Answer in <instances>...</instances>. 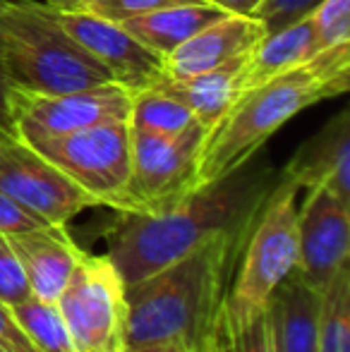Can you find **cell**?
<instances>
[{"label": "cell", "mask_w": 350, "mask_h": 352, "mask_svg": "<svg viewBox=\"0 0 350 352\" xmlns=\"http://www.w3.org/2000/svg\"><path fill=\"white\" fill-rule=\"evenodd\" d=\"M125 287L108 254L82 252L56 300L77 352H125Z\"/></svg>", "instance_id": "cell-7"}, {"label": "cell", "mask_w": 350, "mask_h": 352, "mask_svg": "<svg viewBox=\"0 0 350 352\" xmlns=\"http://www.w3.org/2000/svg\"><path fill=\"white\" fill-rule=\"evenodd\" d=\"M51 12L89 56L106 67L113 82L127 91L151 87L164 74V60L132 38L118 22L96 12Z\"/></svg>", "instance_id": "cell-12"}, {"label": "cell", "mask_w": 350, "mask_h": 352, "mask_svg": "<svg viewBox=\"0 0 350 352\" xmlns=\"http://www.w3.org/2000/svg\"><path fill=\"white\" fill-rule=\"evenodd\" d=\"M319 352H350V266L322 292Z\"/></svg>", "instance_id": "cell-21"}, {"label": "cell", "mask_w": 350, "mask_h": 352, "mask_svg": "<svg viewBox=\"0 0 350 352\" xmlns=\"http://www.w3.org/2000/svg\"><path fill=\"white\" fill-rule=\"evenodd\" d=\"M266 309L278 352H319L322 292L293 274L276 287Z\"/></svg>", "instance_id": "cell-16"}, {"label": "cell", "mask_w": 350, "mask_h": 352, "mask_svg": "<svg viewBox=\"0 0 350 352\" xmlns=\"http://www.w3.org/2000/svg\"><path fill=\"white\" fill-rule=\"evenodd\" d=\"M125 352H192L177 343H144V345H132L125 348Z\"/></svg>", "instance_id": "cell-33"}, {"label": "cell", "mask_w": 350, "mask_h": 352, "mask_svg": "<svg viewBox=\"0 0 350 352\" xmlns=\"http://www.w3.org/2000/svg\"><path fill=\"white\" fill-rule=\"evenodd\" d=\"M319 3L322 0H259L252 17L262 24L266 34H271L309 17Z\"/></svg>", "instance_id": "cell-26"}, {"label": "cell", "mask_w": 350, "mask_h": 352, "mask_svg": "<svg viewBox=\"0 0 350 352\" xmlns=\"http://www.w3.org/2000/svg\"><path fill=\"white\" fill-rule=\"evenodd\" d=\"M48 223H43L41 218H36L34 213H29L24 206H19L17 201H12L8 195L0 192V235H19V232L36 230Z\"/></svg>", "instance_id": "cell-28"}, {"label": "cell", "mask_w": 350, "mask_h": 352, "mask_svg": "<svg viewBox=\"0 0 350 352\" xmlns=\"http://www.w3.org/2000/svg\"><path fill=\"white\" fill-rule=\"evenodd\" d=\"M245 60L248 58H240V60L230 63L226 67H219V70L201 72L185 79L161 74L151 87L164 89L166 94L177 98L195 116V120L211 132L221 122V118L230 111L235 98L243 94Z\"/></svg>", "instance_id": "cell-17"}, {"label": "cell", "mask_w": 350, "mask_h": 352, "mask_svg": "<svg viewBox=\"0 0 350 352\" xmlns=\"http://www.w3.org/2000/svg\"><path fill=\"white\" fill-rule=\"evenodd\" d=\"M209 352H228V345H226V333H223V316H221V324H219V329H216V336H214V340H211Z\"/></svg>", "instance_id": "cell-34"}, {"label": "cell", "mask_w": 350, "mask_h": 352, "mask_svg": "<svg viewBox=\"0 0 350 352\" xmlns=\"http://www.w3.org/2000/svg\"><path fill=\"white\" fill-rule=\"evenodd\" d=\"M0 192L48 226H67L98 201L19 137L0 140Z\"/></svg>", "instance_id": "cell-10"}, {"label": "cell", "mask_w": 350, "mask_h": 352, "mask_svg": "<svg viewBox=\"0 0 350 352\" xmlns=\"http://www.w3.org/2000/svg\"><path fill=\"white\" fill-rule=\"evenodd\" d=\"M350 89V43L319 51L295 70L245 89L209 132L197 168V190L250 163L298 113Z\"/></svg>", "instance_id": "cell-3"}, {"label": "cell", "mask_w": 350, "mask_h": 352, "mask_svg": "<svg viewBox=\"0 0 350 352\" xmlns=\"http://www.w3.org/2000/svg\"><path fill=\"white\" fill-rule=\"evenodd\" d=\"M10 240L27 271L32 297L41 302H56L85 252L72 240L67 226H43L10 235Z\"/></svg>", "instance_id": "cell-15"}, {"label": "cell", "mask_w": 350, "mask_h": 352, "mask_svg": "<svg viewBox=\"0 0 350 352\" xmlns=\"http://www.w3.org/2000/svg\"><path fill=\"white\" fill-rule=\"evenodd\" d=\"M276 177L278 173L252 158L223 180L190 192L168 209L116 211V223L106 232L108 259L120 271L125 285L159 274L214 237L250 226Z\"/></svg>", "instance_id": "cell-1"}, {"label": "cell", "mask_w": 350, "mask_h": 352, "mask_svg": "<svg viewBox=\"0 0 350 352\" xmlns=\"http://www.w3.org/2000/svg\"><path fill=\"white\" fill-rule=\"evenodd\" d=\"M195 122V116L177 98L159 87H144L130 91V116L127 125L132 130L151 135H177Z\"/></svg>", "instance_id": "cell-20"}, {"label": "cell", "mask_w": 350, "mask_h": 352, "mask_svg": "<svg viewBox=\"0 0 350 352\" xmlns=\"http://www.w3.org/2000/svg\"><path fill=\"white\" fill-rule=\"evenodd\" d=\"M281 175L300 190L324 187L350 204V111L333 116L298 146Z\"/></svg>", "instance_id": "cell-14"}, {"label": "cell", "mask_w": 350, "mask_h": 352, "mask_svg": "<svg viewBox=\"0 0 350 352\" xmlns=\"http://www.w3.org/2000/svg\"><path fill=\"white\" fill-rule=\"evenodd\" d=\"M103 0H43V5L56 12H94Z\"/></svg>", "instance_id": "cell-31"}, {"label": "cell", "mask_w": 350, "mask_h": 352, "mask_svg": "<svg viewBox=\"0 0 350 352\" xmlns=\"http://www.w3.org/2000/svg\"><path fill=\"white\" fill-rule=\"evenodd\" d=\"M250 226L223 232L159 274L127 285L125 348L177 343L209 352Z\"/></svg>", "instance_id": "cell-2"}, {"label": "cell", "mask_w": 350, "mask_h": 352, "mask_svg": "<svg viewBox=\"0 0 350 352\" xmlns=\"http://www.w3.org/2000/svg\"><path fill=\"white\" fill-rule=\"evenodd\" d=\"M185 3H201V0H103L94 12L111 19V22H125V19L137 17V14H146L154 12V10Z\"/></svg>", "instance_id": "cell-27"}, {"label": "cell", "mask_w": 350, "mask_h": 352, "mask_svg": "<svg viewBox=\"0 0 350 352\" xmlns=\"http://www.w3.org/2000/svg\"><path fill=\"white\" fill-rule=\"evenodd\" d=\"M204 3H214L233 14H252L259 0H204Z\"/></svg>", "instance_id": "cell-32"}, {"label": "cell", "mask_w": 350, "mask_h": 352, "mask_svg": "<svg viewBox=\"0 0 350 352\" xmlns=\"http://www.w3.org/2000/svg\"><path fill=\"white\" fill-rule=\"evenodd\" d=\"M322 48L317 43L309 17L278 29V32L264 34V38L250 51L248 60H245L243 91L305 65Z\"/></svg>", "instance_id": "cell-19"}, {"label": "cell", "mask_w": 350, "mask_h": 352, "mask_svg": "<svg viewBox=\"0 0 350 352\" xmlns=\"http://www.w3.org/2000/svg\"><path fill=\"white\" fill-rule=\"evenodd\" d=\"M34 300L27 271L10 235H0V305L17 307Z\"/></svg>", "instance_id": "cell-25"}, {"label": "cell", "mask_w": 350, "mask_h": 352, "mask_svg": "<svg viewBox=\"0 0 350 352\" xmlns=\"http://www.w3.org/2000/svg\"><path fill=\"white\" fill-rule=\"evenodd\" d=\"M5 137H12V135H8V132H3V130H0V140H5Z\"/></svg>", "instance_id": "cell-35"}, {"label": "cell", "mask_w": 350, "mask_h": 352, "mask_svg": "<svg viewBox=\"0 0 350 352\" xmlns=\"http://www.w3.org/2000/svg\"><path fill=\"white\" fill-rule=\"evenodd\" d=\"M75 185L113 211H122L130 182V125L101 122L61 137L27 142Z\"/></svg>", "instance_id": "cell-8"}, {"label": "cell", "mask_w": 350, "mask_h": 352, "mask_svg": "<svg viewBox=\"0 0 350 352\" xmlns=\"http://www.w3.org/2000/svg\"><path fill=\"white\" fill-rule=\"evenodd\" d=\"M228 14L223 8L214 3H185V5H171V8H161L154 12L137 14L125 22H118L132 38L149 48L154 56L164 60L166 56L175 51L177 46L192 38L197 32L209 27L211 22L221 19Z\"/></svg>", "instance_id": "cell-18"}, {"label": "cell", "mask_w": 350, "mask_h": 352, "mask_svg": "<svg viewBox=\"0 0 350 352\" xmlns=\"http://www.w3.org/2000/svg\"><path fill=\"white\" fill-rule=\"evenodd\" d=\"M0 60L17 91L65 94L113 82L43 3L0 0Z\"/></svg>", "instance_id": "cell-4"}, {"label": "cell", "mask_w": 350, "mask_h": 352, "mask_svg": "<svg viewBox=\"0 0 350 352\" xmlns=\"http://www.w3.org/2000/svg\"><path fill=\"white\" fill-rule=\"evenodd\" d=\"M0 352H41L22 329L12 307L0 305Z\"/></svg>", "instance_id": "cell-29"}, {"label": "cell", "mask_w": 350, "mask_h": 352, "mask_svg": "<svg viewBox=\"0 0 350 352\" xmlns=\"http://www.w3.org/2000/svg\"><path fill=\"white\" fill-rule=\"evenodd\" d=\"M12 311L41 352H77L56 302L29 300L12 307Z\"/></svg>", "instance_id": "cell-22"}, {"label": "cell", "mask_w": 350, "mask_h": 352, "mask_svg": "<svg viewBox=\"0 0 350 352\" xmlns=\"http://www.w3.org/2000/svg\"><path fill=\"white\" fill-rule=\"evenodd\" d=\"M10 116L14 137L36 142L101 122H127L130 91L116 82L65 94H27L12 89Z\"/></svg>", "instance_id": "cell-9"}, {"label": "cell", "mask_w": 350, "mask_h": 352, "mask_svg": "<svg viewBox=\"0 0 350 352\" xmlns=\"http://www.w3.org/2000/svg\"><path fill=\"white\" fill-rule=\"evenodd\" d=\"M223 333L228 352H278L266 307L243 319H230L223 311Z\"/></svg>", "instance_id": "cell-23"}, {"label": "cell", "mask_w": 350, "mask_h": 352, "mask_svg": "<svg viewBox=\"0 0 350 352\" xmlns=\"http://www.w3.org/2000/svg\"><path fill=\"white\" fill-rule=\"evenodd\" d=\"M319 48L350 43V0H322L309 14Z\"/></svg>", "instance_id": "cell-24"}, {"label": "cell", "mask_w": 350, "mask_h": 352, "mask_svg": "<svg viewBox=\"0 0 350 352\" xmlns=\"http://www.w3.org/2000/svg\"><path fill=\"white\" fill-rule=\"evenodd\" d=\"M12 89H14L12 82H10L8 72H5V67H3V60H0V130L14 137L12 116H10V98H12Z\"/></svg>", "instance_id": "cell-30"}, {"label": "cell", "mask_w": 350, "mask_h": 352, "mask_svg": "<svg viewBox=\"0 0 350 352\" xmlns=\"http://www.w3.org/2000/svg\"><path fill=\"white\" fill-rule=\"evenodd\" d=\"M350 204L324 187L307 190L298 206V276L309 287L324 292L348 266Z\"/></svg>", "instance_id": "cell-11"}, {"label": "cell", "mask_w": 350, "mask_h": 352, "mask_svg": "<svg viewBox=\"0 0 350 352\" xmlns=\"http://www.w3.org/2000/svg\"><path fill=\"white\" fill-rule=\"evenodd\" d=\"M298 195L300 187L278 173L254 213L226 300L230 319L264 309L276 287L298 269Z\"/></svg>", "instance_id": "cell-5"}, {"label": "cell", "mask_w": 350, "mask_h": 352, "mask_svg": "<svg viewBox=\"0 0 350 352\" xmlns=\"http://www.w3.org/2000/svg\"><path fill=\"white\" fill-rule=\"evenodd\" d=\"M264 27L252 14L228 12L187 38L171 56H166L164 74L185 79L226 67L240 58H248L250 51L264 38Z\"/></svg>", "instance_id": "cell-13"}, {"label": "cell", "mask_w": 350, "mask_h": 352, "mask_svg": "<svg viewBox=\"0 0 350 352\" xmlns=\"http://www.w3.org/2000/svg\"><path fill=\"white\" fill-rule=\"evenodd\" d=\"M209 130L192 122L177 135H151L130 127V182L125 213L168 209L197 190V168Z\"/></svg>", "instance_id": "cell-6"}]
</instances>
